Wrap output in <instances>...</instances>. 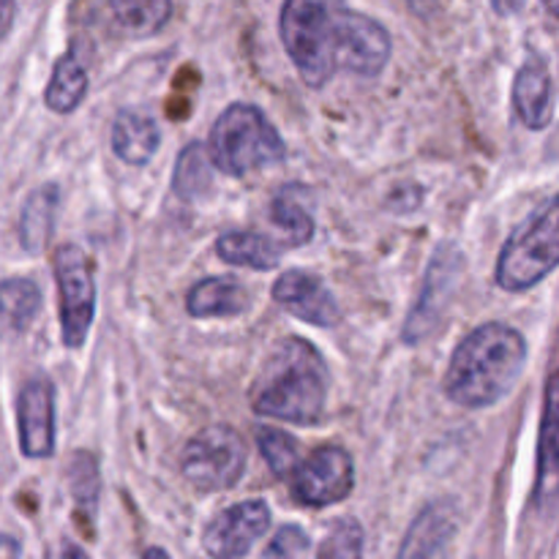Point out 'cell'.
Returning <instances> with one entry per match:
<instances>
[{
	"instance_id": "obj_1",
	"label": "cell",
	"mask_w": 559,
	"mask_h": 559,
	"mask_svg": "<svg viewBox=\"0 0 559 559\" xmlns=\"http://www.w3.org/2000/svg\"><path fill=\"white\" fill-rule=\"evenodd\" d=\"M278 33L300 80L325 87L336 71L377 76L393 52L391 33L347 0H284Z\"/></svg>"
},
{
	"instance_id": "obj_2",
	"label": "cell",
	"mask_w": 559,
	"mask_h": 559,
	"mask_svg": "<svg viewBox=\"0 0 559 559\" xmlns=\"http://www.w3.org/2000/svg\"><path fill=\"white\" fill-rule=\"evenodd\" d=\"M527 364V342L502 322H486L459 342L442 391L453 404L484 409L506 399Z\"/></svg>"
},
{
	"instance_id": "obj_3",
	"label": "cell",
	"mask_w": 559,
	"mask_h": 559,
	"mask_svg": "<svg viewBox=\"0 0 559 559\" xmlns=\"http://www.w3.org/2000/svg\"><path fill=\"white\" fill-rule=\"evenodd\" d=\"M325 360L306 338H282L262 364L249 391L257 415L287 420L295 426H314L328 404Z\"/></svg>"
},
{
	"instance_id": "obj_4",
	"label": "cell",
	"mask_w": 559,
	"mask_h": 559,
	"mask_svg": "<svg viewBox=\"0 0 559 559\" xmlns=\"http://www.w3.org/2000/svg\"><path fill=\"white\" fill-rule=\"evenodd\" d=\"M207 158L213 167L233 178L257 173L284 162L287 145L276 126L254 104H229L216 118L207 140Z\"/></svg>"
},
{
	"instance_id": "obj_5",
	"label": "cell",
	"mask_w": 559,
	"mask_h": 559,
	"mask_svg": "<svg viewBox=\"0 0 559 559\" xmlns=\"http://www.w3.org/2000/svg\"><path fill=\"white\" fill-rule=\"evenodd\" d=\"M557 200H546L502 246L497 262V284L506 293H524L555 273L559 262Z\"/></svg>"
},
{
	"instance_id": "obj_6",
	"label": "cell",
	"mask_w": 559,
	"mask_h": 559,
	"mask_svg": "<svg viewBox=\"0 0 559 559\" xmlns=\"http://www.w3.org/2000/svg\"><path fill=\"white\" fill-rule=\"evenodd\" d=\"M246 442L233 426L216 424L202 429L183 448L180 473L197 491L216 495L227 491L243 478Z\"/></svg>"
},
{
	"instance_id": "obj_7",
	"label": "cell",
	"mask_w": 559,
	"mask_h": 559,
	"mask_svg": "<svg viewBox=\"0 0 559 559\" xmlns=\"http://www.w3.org/2000/svg\"><path fill=\"white\" fill-rule=\"evenodd\" d=\"M60 295V336L69 349H80L96 317V276L93 262L80 246L63 243L52 260Z\"/></svg>"
},
{
	"instance_id": "obj_8",
	"label": "cell",
	"mask_w": 559,
	"mask_h": 559,
	"mask_svg": "<svg viewBox=\"0 0 559 559\" xmlns=\"http://www.w3.org/2000/svg\"><path fill=\"white\" fill-rule=\"evenodd\" d=\"M462 271L464 257L456 246L445 243L435 251L418 300H415L413 311H409L407 320H404V342L415 347V344L429 338L431 333L440 328L442 317H445L448 306H451L453 295H456L459 282H462Z\"/></svg>"
},
{
	"instance_id": "obj_9",
	"label": "cell",
	"mask_w": 559,
	"mask_h": 559,
	"mask_svg": "<svg viewBox=\"0 0 559 559\" xmlns=\"http://www.w3.org/2000/svg\"><path fill=\"white\" fill-rule=\"evenodd\" d=\"M293 497L306 508H328L347 500L355 486V464L344 448H317L306 462L295 467Z\"/></svg>"
},
{
	"instance_id": "obj_10",
	"label": "cell",
	"mask_w": 559,
	"mask_h": 559,
	"mask_svg": "<svg viewBox=\"0 0 559 559\" xmlns=\"http://www.w3.org/2000/svg\"><path fill=\"white\" fill-rule=\"evenodd\" d=\"M271 530V508L262 500H243L224 508L202 533V549L213 559H240Z\"/></svg>"
},
{
	"instance_id": "obj_11",
	"label": "cell",
	"mask_w": 559,
	"mask_h": 559,
	"mask_svg": "<svg viewBox=\"0 0 559 559\" xmlns=\"http://www.w3.org/2000/svg\"><path fill=\"white\" fill-rule=\"evenodd\" d=\"M16 429L27 459H49L55 453V385L47 374H36L16 396Z\"/></svg>"
},
{
	"instance_id": "obj_12",
	"label": "cell",
	"mask_w": 559,
	"mask_h": 559,
	"mask_svg": "<svg viewBox=\"0 0 559 559\" xmlns=\"http://www.w3.org/2000/svg\"><path fill=\"white\" fill-rule=\"evenodd\" d=\"M271 295L284 311L309 322V325L333 328L342 320V309H338L331 289L322 284V278L311 276L306 271L282 273L273 284Z\"/></svg>"
},
{
	"instance_id": "obj_13",
	"label": "cell",
	"mask_w": 559,
	"mask_h": 559,
	"mask_svg": "<svg viewBox=\"0 0 559 559\" xmlns=\"http://www.w3.org/2000/svg\"><path fill=\"white\" fill-rule=\"evenodd\" d=\"M459 533L456 506L437 500L426 506L409 524L396 559H448L451 544Z\"/></svg>"
},
{
	"instance_id": "obj_14",
	"label": "cell",
	"mask_w": 559,
	"mask_h": 559,
	"mask_svg": "<svg viewBox=\"0 0 559 559\" xmlns=\"http://www.w3.org/2000/svg\"><path fill=\"white\" fill-rule=\"evenodd\" d=\"M513 112L530 131L555 120V80L544 58H530L513 76Z\"/></svg>"
},
{
	"instance_id": "obj_15",
	"label": "cell",
	"mask_w": 559,
	"mask_h": 559,
	"mask_svg": "<svg viewBox=\"0 0 559 559\" xmlns=\"http://www.w3.org/2000/svg\"><path fill=\"white\" fill-rule=\"evenodd\" d=\"M158 145H162V129L151 115L134 107H126L115 115L112 151L120 162L145 167L158 153Z\"/></svg>"
},
{
	"instance_id": "obj_16",
	"label": "cell",
	"mask_w": 559,
	"mask_h": 559,
	"mask_svg": "<svg viewBox=\"0 0 559 559\" xmlns=\"http://www.w3.org/2000/svg\"><path fill=\"white\" fill-rule=\"evenodd\" d=\"M251 295L238 278L213 276L202 278L186 295V311L194 320H222V317H238L249 311Z\"/></svg>"
},
{
	"instance_id": "obj_17",
	"label": "cell",
	"mask_w": 559,
	"mask_h": 559,
	"mask_svg": "<svg viewBox=\"0 0 559 559\" xmlns=\"http://www.w3.org/2000/svg\"><path fill=\"white\" fill-rule=\"evenodd\" d=\"M109 31L123 38H147L164 31L173 16V0H102Z\"/></svg>"
},
{
	"instance_id": "obj_18",
	"label": "cell",
	"mask_w": 559,
	"mask_h": 559,
	"mask_svg": "<svg viewBox=\"0 0 559 559\" xmlns=\"http://www.w3.org/2000/svg\"><path fill=\"white\" fill-rule=\"evenodd\" d=\"M60 207V189L55 183H44L27 197L20 213V243L22 249L38 254L49 243L55 233Z\"/></svg>"
},
{
	"instance_id": "obj_19",
	"label": "cell",
	"mask_w": 559,
	"mask_h": 559,
	"mask_svg": "<svg viewBox=\"0 0 559 559\" xmlns=\"http://www.w3.org/2000/svg\"><path fill=\"white\" fill-rule=\"evenodd\" d=\"M41 311V289L31 278L0 282V338L20 336Z\"/></svg>"
},
{
	"instance_id": "obj_20",
	"label": "cell",
	"mask_w": 559,
	"mask_h": 559,
	"mask_svg": "<svg viewBox=\"0 0 559 559\" xmlns=\"http://www.w3.org/2000/svg\"><path fill=\"white\" fill-rule=\"evenodd\" d=\"M87 71L85 63L80 60V55L71 49V52L60 55L52 66V76L47 82V91H44V102L52 112L58 115H69L85 102L87 96Z\"/></svg>"
},
{
	"instance_id": "obj_21",
	"label": "cell",
	"mask_w": 559,
	"mask_h": 559,
	"mask_svg": "<svg viewBox=\"0 0 559 559\" xmlns=\"http://www.w3.org/2000/svg\"><path fill=\"white\" fill-rule=\"evenodd\" d=\"M216 254L229 265L251 267V271H273L282 262V246H276L260 233L235 229V233H224L216 240Z\"/></svg>"
},
{
	"instance_id": "obj_22",
	"label": "cell",
	"mask_w": 559,
	"mask_h": 559,
	"mask_svg": "<svg viewBox=\"0 0 559 559\" xmlns=\"http://www.w3.org/2000/svg\"><path fill=\"white\" fill-rule=\"evenodd\" d=\"M557 371H551L546 382L544 420H540V445H538V497H549L557 484Z\"/></svg>"
},
{
	"instance_id": "obj_23",
	"label": "cell",
	"mask_w": 559,
	"mask_h": 559,
	"mask_svg": "<svg viewBox=\"0 0 559 559\" xmlns=\"http://www.w3.org/2000/svg\"><path fill=\"white\" fill-rule=\"evenodd\" d=\"M213 189V164L207 158L205 145L191 142L180 151L173 175V191L186 202L202 200Z\"/></svg>"
},
{
	"instance_id": "obj_24",
	"label": "cell",
	"mask_w": 559,
	"mask_h": 559,
	"mask_svg": "<svg viewBox=\"0 0 559 559\" xmlns=\"http://www.w3.org/2000/svg\"><path fill=\"white\" fill-rule=\"evenodd\" d=\"M271 222L287 235L289 246H306L314 238V218L289 191H278L271 202Z\"/></svg>"
},
{
	"instance_id": "obj_25",
	"label": "cell",
	"mask_w": 559,
	"mask_h": 559,
	"mask_svg": "<svg viewBox=\"0 0 559 559\" xmlns=\"http://www.w3.org/2000/svg\"><path fill=\"white\" fill-rule=\"evenodd\" d=\"M257 445H260L262 459L267 469L276 478H289L300 464V445L293 435L282 429H260L257 431Z\"/></svg>"
},
{
	"instance_id": "obj_26",
	"label": "cell",
	"mask_w": 559,
	"mask_h": 559,
	"mask_svg": "<svg viewBox=\"0 0 559 559\" xmlns=\"http://www.w3.org/2000/svg\"><path fill=\"white\" fill-rule=\"evenodd\" d=\"M69 486L80 511H85V516L93 519L98 495H102V480H98V464L91 453H74L69 467Z\"/></svg>"
},
{
	"instance_id": "obj_27",
	"label": "cell",
	"mask_w": 559,
	"mask_h": 559,
	"mask_svg": "<svg viewBox=\"0 0 559 559\" xmlns=\"http://www.w3.org/2000/svg\"><path fill=\"white\" fill-rule=\"evenodd\" d=\"M317 559H364V527L355 519H338L320 540Z\"/></svg>"
},
{
	"instance_id": "obj_28",
	"label": "cell",
	"mask_w": 559,
	"mask_h": 559,
	"mask_svg": "<svg viewBox=\"0 0 559 559\" xmlns=\"http://www.w3.org/2000/svg\"><path fill=\"white\" fill-rule=\"evenodd\" d=\"M306 549H309V535H306L300 527L287 524V527L278 530L276 538L271 540V546H267V557L289 559V557H298L300 551Z\"/></svg>"
},
{
	"instance_id": "obj_29",
	"label": "cell",
	"mask_w": 559,
	"mask_h": 559,
	"mask_svg": "<svg viewBox=\"0 0 559 559\" xmlns=\"http://www.w3.org/2000/svg\"><path fill=\"white\" fill-rule=\"evenodd\" d=\"M16 16V0H0V41H5V36L14 27Z\"/></svg>"
},
{
	"instance_id": "obj_30",
	"label": "cell",
	"mask_w": 559,
	"mask_h": 559,
	"mask_svg": "<svg viewBox=\"0 0 559 559\" xmlns=\"http://www.w3.org/2000/svg\"><path fill=\"white\" fill-rule=\"evenodd\" d=\"M407 3L415 14L424 16V20H429V16L437 14V9H440L442 0H407Z\"/></svg>"
},
{
	"instance_id": "obj_31",
	"label": "cell",
	"mask_w": 559,
	"mask_h": 559,
	"mask_svg": "<svg viewBox=\"0 0 559 559\" xmlns=\"http://www.w3.org/2000/svg\"><path fill=\"white\" fill-rule=\"evenodd\" d=\"M22 549L20 540L11 538V535H0V559H20Z\"/></svg>"
},
{
	"instance_id": "obj_32",
	"label": "cell",
	"mask_w": 559,
	"mask_h": 559,
	"mask_svg": "<svg viewBox=\"0 0 559 559\" xmlns=\"http://www.w3.org/2000/svg\"><path fill=\"white\" fill-rule=\"evenodd\" d=\"M52 559H91L85 555V549H80L76 544H71V540H63V544L58 546V551H55Z\"/></svg>"
},
{
	"instance_id": "obj_33",
	"label": "cell",
	"mask_w": 559,
	"mask_h": 559,
	"mask_svg": "<svg viewBox=\"0 0 559 559\" xmlns=\"http://www.w3.org/2000/svg\"><path fill=\"white\" fill-rule=\"evenodd\" d=\"M491 5H495L497 14L511 16V14H519V11L527 5V0H491Z\"/></svg>"
},
{
	"instance_id": "obj_34",
	"label": "cell",
	"mask_w": 559,
	"mask_h": 559,
	"mask_svg": "<svg viewBox=\"0 0 559 559\" xmlns=\"http://www.w3.org/2000/svg\"><path fill=\"white\" fill-rule=\"evenodd\" d=\"M142 559H173V557H169L164 549H156V546H153V549H147L145 555H142Z\"/></svg>"
}]
</instances>
